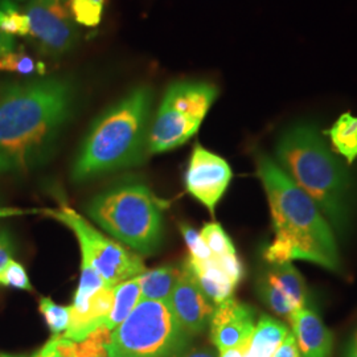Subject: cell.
I'll list each match as a JSON object with an SVG mask.
<instances>
[{
    "label": "cell",
    "instance_id": "6da1fadb",
    "mask_svg": "<svg viewBox=\"0 0 357 357\" xmlns=\"http://www.w3.org/2000/svg\"><path fill=\"white\" fill-rule=\"evenodd\" d=\"M77 88L69 77H33L0 86V174L44 165L73 116Z\"/></svg>",
    "mask_w": 357,
    "mask_h": 357
},
{
    "label": "cell",
    "instance_id": "7a4b0ae2",
    "mask_svg": "<svg viewBox=\"0 0 357 357\" xmlns=\"http://www.w3.org/2000/svg\"><path fill=\"white\" fill-rule=\"evenodd\" d=\"M257 172L268 196L275 231L265 250L268 264L302 259L336 271L340 266L337 246L318 205L266 153H258Z\"/></svg>",
    "mask_w": 357,
    "mask_h": 357
},
{
    "label": "cell",
    "instance_id": "3957f363",
    "mask_svg": "<svg viewBox=\"0 0 357 357\" xmlns=\"http://www.w3.org/2000/svg\"><path fill=\"white\" fill-rule=\"evenodd\" d=\"M275 162L318 205L330 227L345 233L354 209V180L318 128L302 122L284 130L275 147Z\"/></svg>",
    "mask_w": 357,
    "mask_h": 357
},
{
    "label": "cell",
    "instance_id": "277c9868",
    "mask_svg": "<svg viewBox=\"0 0 357 357\" xmlns=\"http://www.w3.org/2000/svg\"><path fill=\"white\" fill-rule=\"evenodd\" d=\"M153 97L149 85L132 88L91 123L72 167L76 183L141 165L149 153Z\"/></svg>",
    "mask_w": 357,
    "mask_h": 357
},
{
    "label": "cell",
    "instance_id": "5b68a950",
    "mask_svg": "<svg viewBox=\"0 0 357 357\" xmlns=\"http://www.w3.org/2000/svg\"><path fill=\"white\" fill-rule=\"evenodd\" d=\"M90 218L119 243L142 255L158 250L163 238L162 203L142 181L125 180L91 199Z\"/></svg>",
    "mask_w": 357,
    "mask_h": 357
},
{
    "label": "cell",
    "instance_id": "8992f818",
    "mask_svg": "<svg viewBox=\"0 0 357 357\" xmlns=\"http://www.w3.org/2000/svg\"><path fill=\"white\" fill-rule=\"evenodd\" d=\"M192 335L178 319L169 301H144L112 331L107 357H178Z\"/></svg>",
    "mask_w": 357,
    "mask_h": 357
},
{
    "label": "cell",
    "instance_id": "52a82bcc",
    "mask_svg": "<svg viewBox=\"0 0 357 357\" xmlns=\"http://www.w3.org/2000/svg\"><path fill=\"white\" fill-rule=\"evenodd\" d=\"M45 213L75 233L82 259L97 268L106 286L115 287L146 271L139 255L128 252L122 245L106 237L72 208L63 205L60 209H48Z\"/></svg>",
    "mask_w": 357,
    "mask_h": 357
},
{
    "label": "cell",
    "instance_id": "ba28073f",
    "mask_svg": "<svg viewBox=\"0 0 357 357\" xmlns=\"http://www.w3.org/2000/svg\"><path fill=\"white\" fill-rule=\"evenodd\" d=\"M29 20V36L40 51L61 57L76 45V28L66 0H28L24 10Z\"/></svg>",
    "mask_w": 357,
    "mask_h": 357
},
{
    "label": "cell",
    "instance_id": "9c48e42d",
    "mask_svg": "<svg viewBox=\"0 0 357 357\" xmlns=\"http://www.w3.org/2000/svg\"><path fill=\"white\" fill-rule=\"evenodd\" d=\"M233 176L228 162L196 144L185 171V188L192 197L213 215L216 205L229 187Z\"/></svg>",
    "mask_w": 357,
    "mask_h": 357
},
{
    "label": "cell",
    "instance_id": "30bf717a",
    "mask_svg": "<svg viewBox=\"0 0 357 357\" xmlns=\"http://www.w3.org/2000/svg\"><path fill=\"white\" fill-rule=\"evenodd\" d=\"M255 289L259 299L280 317L290 318L306 307V282L291 262L268 264L258 275Z\"/></svg>",
    "mask_w": 357,
    "mask_h": 357
},
{
    "label": "cell",
    "instance_id": "8fae6325",
    "mask_svg": "<svg viewBox=\"0 0 357 357\" xmlns=\"http://www.w3.org/2000/svg\"><path fill=\"white\" fill-rule=\"evenodd\" d=\"M180 270V278L169 303L183 327L193 336L203 333L209 327L216 305L200 289L187 262Z\"/></svg>",
    "mask_w": 357,
    "mask_h": 357
},
{
    "label": "cell",
    "instance_id": "7c38bea8",
    "mask_svg": "<svg viewBox=\"0 0 357 357\" xmlns=\"http://www.w3.org/2000/svg\"><path fill=\"white\" fill-rule=\"evenodd\" d=\"M255 311L233 296L217 305L209 323L211 339L218 352L243 345L255 327Z\"/></svg>",
    "mask_w": 357,
    "mask_h": 357
},
{
    "label": "cell",
    "instance_id": "4fadbf2b",
    "mask_svg": "<svg viewBox=\"0 0 357 357\" xmlns=\"http://www.w3.org/2000/svg\"><path fill=\"white\" fill-rule=\"evenodd\" d=\"M202 126L200 122L160 102L149 132V153L172 151L191 139Z\"/></svg>",
    "mask_w": 357,
    "mask_h": 357
},
{
    "label": "cell",
    "instance_id": "5bb4252c",
    "mask_svg": "<svg viewBox=\"0 0 357 357\" xmlns=\"http://www.w3.org/2000/svg\"><path fill=\"white\" fill-rule=\"evenodd\" d=\"M218 89L205 81H176L167 88L162 102L191 119L203 123L216 101Z\"/></svg>",
    "mask_w": 357,
    "mask_h": 357
},
{
    "label": "cell",
    "instance_id": "9a60e30c",
    "mask_svg": "<svg viewBox=\"0 0 357 357\" xmlns=\"http://www.w3.org/2000/svg\"><path fill=\"white\" fill-rule=\"evenodd\" d=\"M293 335L302 357H330L332 354V333L320 319L319 315L308 308L296 310L289 318Z\"/></svg>",
    "mask_w": 357,
    "mask_h": 357
},
{
    "label": "cell",
    "instance_id": "2e32d148",
    "mask_svg": "<svg viewBox=\"0 0 357 357\" xmlns=\"http://www.w3.org/2000/svg\"><path fill=\"white\" fill-rule=\"evenodd\" d=\"M114 302V287L105 286L90 298L89 305L82 311L70 310L69 327L64 337L72 342H81L97 328L102 327L103 321L112 311Z\"/></svg>",
    "mask_w": 357,
    "mask_h": 357
},
{
    "label": "cell",
    "instance_id": "e0dca14e",
    "mask_svg": "<svg viewBox=\"0 0 357 357\" xmlns=\"http://www.w3.org/2000/svg\"><path fill=\"white\" fill-rule=\"evenodd\" d=\"M185 262L191 268L200 289L216 306L233 296V291L237 284L230 280L228 274L217 264L215 257L205 262L193 261L191 258H188Z\"/></svg>",
    "mask_w": 357,
    "mask_h": 357
},
{
    "label": "cell",
    "instance_id": "ac0fdd59",
    "mask_svg": "<svg viewBox=\"0 0 357 357\" xmlns=\"http://www.w3.org/2000/svg\"><path fill=\"white\" fill-rule=\"evenodd\" d=\"M289 335L287 327L268 315H262L257 321L245 357H273Z\"/></svg>",
    "mask_w": 357,
    "mask_h": 357
},
{
    "label": "cell",
    "instance_id": "d6986e66",
    "mask_svg": "<svg viewBox=\"0 0 357 357\" xmlns=\"http://www.w3.org/2000/svg\"><path fill=\"white\" fill-rule=\"evenodd\" d=\"M181 270L175 266H160L146 270L138 275L141 284L142 299L144 301H169L174 293Z\"/></svg>",
    "mask_w": 357,
    "mask_h": 357
},
{
    "label": "cell",
    "instance_id": "ffe728a7",
    "mask_svg": "<svg viewBox=\"0 0 357 357\" xmlns=\"http://www.w3.org/2000/svg\"><path fill=\"white\" fill-rule=\"evenodd\" d=\"M323 135L330 138L332 151L344 158L348 165L357 159V116L351 113L340 115L331 128L324 130Z\"/></svg>",
    "mask_w": 357,
    "mask_h": 357
},
{
    "label": "cell",
    "instance_id": "44dd1931",
    "mask_svg": "<svg viewBox=\"0 0 357 357\" xmlns=\"http://www.w3.org/2000/svg\"><path fill=\"white\" fill-rule=\"evenodd\" d=\"M141 284L138 277L122 282L114 287V302L110 314L103 321V326L110 331L115 330L141 302Z\"/></svg>",
    "mask_w": 357,
    "mask_h": 357
},
{
    "label": "cell",
    "instance_id": "7402d4cb",
    "mask_svg": "<svg viewBox=\"0 0 357 357\" xmlns=\"http://www.w3.org/2000/svg\"><path fill=\"white\" fill-rule=\"evenodd\" d=\"M112 331L105 326L91 332L81 342H72L59 336V349L64 357H107L106 344L109 343Z\"/></svg>",
    "mask_w": 357,
    "mask_h": 357
},
{
    "label": "cell",
    "instance_id": "603a6c76",
    "mask_svg": "<svg viewBox=\"0 0 357 357\" xmlns=\"http://www.w3.org/2000/svg\"><path fill=\"white\" fill-rule=\"evenodd\" d=\"M0 72L22 76L45 77L47 66L24 51H13L0 56Z\"/></svg>",
    "mask_w": 357,
    "mask_h": 357
},
{
    "label": "cell",
    "instance_id": "cb8c5ba5",
    "mask_svg": "<svg viewBox=\"0 0 357 357\" xmlns=\"http://www.w3.org/2000/svg\"><path fill=\"white\" fill-rule=\"evenodd\" d=\"M0 31L10 36H29V20L26 11L19 10L16 3L0 0Z\"/></svg>",
    "mask_w": 357,
    "mask_h": 357
},
{
    "label": "cell",
    "instance_id": "d4e9b609",
    "mask_svg": "<svg viewBox=\"0 0 357 357\" xmlns=\"http://www.w3.org/2000/svg\"><path fill=\"white\" fill-rule=\"evenodd\" d=\"M106 0H66L72 19L79 26H97L102 22Z\"/></svg>",
    "mask_w": 357,
    "mask_h": 357
},
{
    "label": "cell",
    "instance_id": "484cf974",
    "mask_svg": "<svg viewBox=\"0 0 357 357\" xmlns=\"http://www.w3.org/2000/svg\"><path fill=\"white\" fill-rule=\"evenodd\" d=\"M38 310L53 336L64 335L70 321V306L57 305L51 298H41Z\"/></svg>",
    "mask_w": 357,
    "mask_h": 357
},
{
    "label": "cell",
    "instance_id": "4316f807",
    "mask_svg": "<svg viewBox=\"0 0 357 357\" xmlns=\"http://www.w3.org/2000/svg\"><path fill=\"white\" fill-rule=\"evenodd\" d=\"M204 243L212 252V255H224L229 253H236L234 245L231 243L229 236L227 231L222 229V227L216 222L206 224L200 231Z\"/></svg>",
    "mask_w": 357,
    "mask_h": 357
},
{
    "label": "cell",
    "instance_id": "83f0119b",
    "mask_svg": "<svg viewBox=\"0 0 357 357\" xmlns=\"http://www.w3.org/2000/svg\"><path fill=\"white\" fill-rule=\"evenodd\" d=\"M0 286L11 287L16 290H23V291L33 290L26 268L20 262H17L15 259H11L6 265V268L0 271Z\"/></svg>",
    "mask_w": 357,
    "mask_h": 357
},
{
    "label": "cell",
    "instance_id": "f1b7e54d",
    "mask_svg": "<svg viewBox=\"0 0 357 357\" xmlns=\"http://www.w3.org/2000/svg\"><path fill=\"white\" fill-rule=\"evenodd\" d=\"M180 231H181V236H183L184 241L188 246L191 259L199 261V262H205V261H208L213 257L212 252L209 250V248L204 243L200 231L193 229L192 227L187 225V224L180 225Z\"/></svg>",
    "mask_w": 357,
    "mask_h": 357
},
{
    "label": "cell",
    "instance_id": "f546056e",
    "mask_svg": "<svg viewBox=\"0 0 357 357\" xmlns=\"http://www.w3.org/2000/svg\"><path fill=\"white\" fill-rule=\"evenodd\" d=\"M216 258L217 264L221 266V268L228 274L231 281L236 284H238L243 278V266L236 253H229V255H213Z\"/></svg>",
    "mask_w": 357,
    "mask_h": 357
},
{
    "label": "cell",
    "instance_id": "4dcf8cb0",
    "mask_svg": "<svg viewBox=\"0 0 357 357\" xmlns=\"http://www.w3.org/2000/svg\"><path fill=\"white\" fill-rule=\"evenodd\" d=\"M13 252L15 245L11 234L7 230H0V271L13 259Z\"/></svg>",
    "mask_w": 357,
    "mask_h": 357
},
{
    "label": "cell",
    "instance_id": "1f68e13d",
    "mask_svg": "<svg viewBox=\"0 0 357 357\" xmlns=\"http://www.w3.org/2000/svg\"><path fill=\"white\" fill-rule=\"evenodd\" d=\"M273 357H302L293 332H289V335L286 336V339L283 340V343L280 345V348Z\"/></svg>",
    "mask_w": 357,
    "mask_h": 357
},
{
    "label": "cell",
    "instance_id": "d6a6232c",
    "mask_svg": "<svg viewBox=\"0 0 357 357\" xmlns=\"http://www.w3.org/2000/svg\"><path fill=\"white\" fill-rule=\"evenodd\" d=\"M59 336H52L38 352H35L32 356L29 357H64L59 349Z\"/></svg>",
    "mask_w": 357,
    "mask_h": 357
},
{
    "label": "cell",
    "instance_id": "836d02e7",
    "mask_svg": "<svg viewBox=\"0 0 357 357\" xmlns=\"http://www.w3.org/2000/svg\"><path fill=\"white\" fill-rule=\"evenodd\" d=\"M15 48H16L15 38L4 33L3 31H0V56L6 54L8 52L15 51Z\"/></svg>",
    "mask_w": 357,
    "mask_h": 357
},
{
    "label": "cell",
    "instance_id": "e575fe53",
    "mask_svg": "<svg viewBox=\"0 0 357 357\" xmlns=\"http://www.w3.org/2000/svg\"><path fill=\"white\" fill-rule=\"evenodd\" d=\"M178 357H217V354L211 348H193L185 349Z\"/></svg>",
    "mask_w": 357,
    "mask_h": 357
},
{
    "label": "cell",
    "instance_id": "d590c367",
    "mask_svg": "<svg viewBox=\"0 0 357 357\" xmlns=\"http://www.w3.org/2000/svg\"><path fill=\"white\" fill-rule=\"evenodd\" d=\"M249 342V340H248ZM248 342L243 345L230 348L227 351L220 352V357H245L246 356V347H248Z\"/></svg>",
    "mask_w": 357,
    "mask_h": 357
},
{
    "label": "cell",
    "instance_id": "8d00e7d4",
    "mask_svg": "<svg viewBox=\"0 0 357 357\" xmlns=\"http://www.w3.org/2000/svg\"><path fill=\"white\" fill-rule=\"evenodd\" d=\"M29 212H36V211H24V209H17V208H1L0 206V218L22 216V215H28Z\"/></svg>",
    "mask_w": 357,
    "mask_h": 357
},
{
    "label": "cell",
    "instance_id": "74e56055",
    "mask_svg": "<svg viewBox=\"0 0 357 357\" xmlns=\"http://www.w3.org/2000/svg\"><path fill=\"white\" fill-rule=\"evenodd\" d=\"M345 357H357V332L345 349Z\"/></svg>",
    "mask_w": 357,
    "mask_h": 357
},
{
    "label": "cell",
    "instance_id": "f35d334b",
    "mask_svg": "<svg viewBox=\"0 0 357 357\" xmlns=\"http://www.w3.org/2000/svg\"><path fill=\"white\" fill-rule=\"evenodd\" d=\"M0 357H26V356H13V355H4V354H0Z\"/></svg>",
    "mask_w": 357,
    "mask_h": 357
},
{
    "label": "cell",
    "instance_id": "ab89813d",
    "mask_svg": "<svg viewBox=\"0 0 357 357\" xmlns=\"http://www.w3.org/2000/svg\"><path fill=\"white\" fill-rule=\"evenodd\" d=\"M10 1H13V3H17V1H23V0H10Z\"/></svg>",
    "mask_w": 357,
    "mask_h": 357
}]
</instances>
